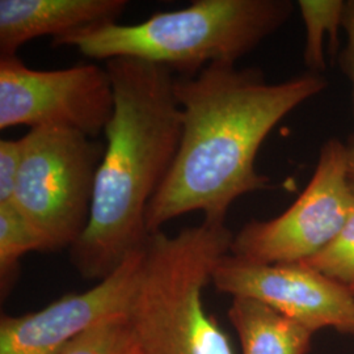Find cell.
Here are the masks:
<instances>
[{"label": "cell", "instance_id": "1", "mask_svg": "<svg viewBox=\"0 0 354 354\" xmlns=\"http://www.w3.org/2000/svg\"><path fill=\"white\" fill-rule=\"evenodd\" d=\"M326 87V79L313 73L268 83L260 68L227 62L209 64L197 75H175L181 138L149 206V232L192 212L226 222L238 198L266 189L270 180L254 167L263 142L281 120Z\"/></svg>", "mask_w": 354, "mask_h": 354}, {"label": "cell", "instance_id": "2", "mask_svg": "<svg viewBox=\"0 0 354 354\" xmlns=\"http://www.w3.org/2000/svg\"><path fill=\"white\" fill-rule=\"evenodd\" d=\"M105 68L114 89V113L105 127L87 228L70 248L86 279H106L146 245V215L176 158L181 109L175 75L163 66L114 58Z\"/></svg>", "mask_w": 354, "mask_h": 354}, {"label": "cell", "instance_id": "3", "mask_svg": "<svg viewBox=\"0 0 354 354\" xmlns=\"http://www.w3.org/2000/svg\"><path fill=\"white\" fill-rule=\"evenodd\" d=\"M292 11L289 0H196L138 24L88 28L51 46L75 48L105 62L134 58L163 66L174 75L194 76L209 64H236L285 26Z\"/></svg>", "mask_w": 354, "mask_h": 354}, {"label": "cell", "instance_id": "4", "mask_svg": "<svg viewBox=\"0 0 354 354\" xmlns=\"http://www.w3.org/2000/svg\"><path fill=\"white\" fill-rule=\"evenodd\" d=\"M232 239L226 222L207 219L176 235L150 234L127 314L140 353L234 354L203 299Z\"/></svg>", "mask_w": 354, "mask_h": 354}, {"label": "cell", "instance_id": "5", "mask_svg": "<svg viewBox=\"0 0 354 354\" xmlns=\"http://www.w3.org/2000/svg\"><path fill=\"white\" fill-rule=\"evenodd\" d=\"M105 142L58 127L32 129L13 205L37 230L48 251L71 248L87 228Z\"/></svg>", "mask_w": 354, "mask_h": 354}, {"label": "cell", "instance_id": "6", "mask_svg": "<svg viewBox=\"0 0 354 354\" xmlns=\"http://www.w3.org/2000/svg\"><path fill=\"white\" fill-rule=\"evenodd\" d=\"M353 207L348 145L332 138L297 201L273 219L247 223L234 235L230 254L260 264L302 263L333 241Z\"/></svg>", "mask_w": 354, "mask_h": 354}, {"label": "cell", "instance_id": "7", "mask_svg": "<svg viewBox=\"0 0 354 354\" xmlns=\"http://www.w3.org/2000/svg\"><path fill=\"white\" fill-rule=\"evenodd\" d=\"M113 113V83L105 67L35 70L17 55L0 58L1 130L58 127L97 138Z\"/></svg>", "mask_w": 354, "mask_h": 354}, {"label": "cell", "instance_id": "8", "mask_svg": "<svg viewBox=\"0 0 354 354\" xmlns=\"http://www.w3.org/2000/svg\"><path fill=\"white\" fill-rule=\"evenodd\" d=\"M213 285L232 298H250L311 332L335 328L354 335L353 291L304 263L260 264L226 254Z\"/></svg>", "mask_w": 354, "mask_h": 354}, {"label": "cell", "instance_id": "9", "mask_svg": "<svg viewBox=\"0 0 354 354\" xmlns=\"http://www.w3.org/2000/svg\"><path fill=\"white\" fill-rule=\"evenodd\" d=\"M143 261L145 247L87 291L21 317H1L0 354H59L89 329L127 317Z\"/></svg>", "mask_w": 354, "mask_h": 354}, {"label": "cell", "instance_id": "10", "mask_svg": "<svg viewBox=\"0 0 354 354\" xmlns=\"http://www.w3.org/2000/svg\"><path fill=\"white\" fill-rule=\"evenodd\" d=\"M127 0H0V58L16 57L26 42L53 41L117 23Z\"/></svg>", "mask_w": 354, "mask_h": 354}, {"label": "cell", "instance_id": "11", "mask_svg": "<svg viewBox=\"0 0 354 354\" xmlns=\"http://www.w3.org/2000/svg\"><path fill=\"white\" fill-rule=\"evenodd\" d=\"M228 319L241 354H306L314 332L250 298H232Z\"/></svg>", "mask_w": 354, "mask_h": 354}, {"label": "cell", "instance_id": "12", "mask_svg": "<svg viewBox=\"0 0 354 354\" xmlns=\"http://www.w3.org/2000/svg\"><path fill=\"white\" fill-rule=\"evenodd\" d=\"M49 252L44 238L11 203H0V282L1 294L11 290L20 259L29 252Z\"/></svg>", "mask_w": 354, "mask_h": 354}, {"label": "cell", "instance_id": "13", "mask_svg": "<svg viewBox=\"0 0 354 354\" xmlns=\"http://www.w3.org/2000/svg\"><path fill=\"white\" fill-rule=\"evenodd\" d=\"M298 7L306 28L304 59L308 73L320 75L326 70L324 39L329 36L330 53L336 50L337 33L342 26L344 0H299Z\"/></svg>", "mask_w": 354, "mask_h": 354}, {"label": "cell", "instance_id": "14", "mask_svg": "<svg viewBox=\"0 0 354 354\" xmlns=\"http://www.w3.org/2000/svg\"><path fill=\"white\" fill-rule=\"evenodd\" d=\"M59 354H142L127 317H117L89 329Z\"/></svg>", "mask_w": 354, "mask_h": 354}, {"label": "cell", "instance_id": "15", "mask_svg": "<svg viewBox=\"0 0 354 354\" xmlns=\"http://www.w3.org/2000/svg\"><path fill=\"white\" fill-rule=\"evenodd\" d=\"M344 286L354 288V207L339 234L314 257L302 261Z\"/></svg>", "mask_w": 354, "mask_h": 354}, {"label": "cell", "instance_id": "16", "mask_svg": "<svg viewBox=\"0 0 354 354\" xmlns=\"http://www.w3.org/2000/svg\"><path fill=\"white\" fill-rule=\"evenodd\" d=\"M23 158V138L0 140V203H13Z\"/></svg>", "mask_w": 354, "mask_h": 354}, {"label": "cell", "instance_id": "17", "mask_svg": "<svg viewBox=\"0 0 354 354\" xmlns=\"http://www.w3.org/2000/svg\"><path fill=\"white\" fill-rule=\"evenodd\" d=\"M342 28L346 32L348 44L344 53V70L352 83V95H353L354 108V0L345 1Z\"/></svg>", "mask_w": 354, "mask_h": 354}, {"label": "cell", "instance_id": "18", "mask_svg": "<svg viewBox=\"0 0 354 354\" xmlns=\"http://www.w3.org/2000/svg\"><path fill=\"white\" fill-rule=\"evenodd\" d=\"M348 165H349V180L354 190V137L348 143Z\"/></svg>", "mask_w": 354, "mask_h": 354}, {"label": "cell", "instance_id": "19", "mask_svg": "<svg viewBox=\"0 0 354 354\" xmlns=\"http://www.w3.org/2000/svg\"><path fill=\"white\" fill-rule=\"evenodd\" d=\"M352 291H353V295H354V288H353V289H352Z\"/></svg>", "mask_w": 354, "mask_h": 354}]
</instances>
